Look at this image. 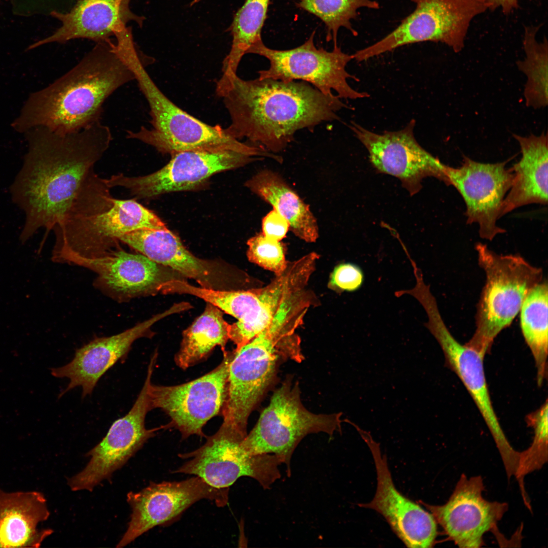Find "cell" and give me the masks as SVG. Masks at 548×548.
Wrapping results in <instances>:
<instances>
[{
	"label": "cell",
	"instance_id": "cell-13",
	"mask_svg": "<svg viewBox=\"0 0 548 548\" xmlns=\"http://www.w3.org/2000/svg\"><path fill=\"white\" fill-rule=\"evenodd\" d=\"M156 361L151 358L143 386L131 408L124 416L114 421L107 434L86 455L91 457L85 468L68 480L73 491L93 488L109 478L141 449L155 432L145 427V418L152 410L149 387Z\"/></svg>",
	"mask_w": 548,
	"mask_h": 548
},
{
	"label": "cell",
	"instance_id": "cell-21",
	"mask_svg": "<svg viewBox=\"0 0 548 548\" xmlns=\"http://www.w3.org/2000/svg\"><path fill=\"white\" fill-rule=\"evenodd\" d=\"M54 261L73 263L94 272L97 287L122 302L154 293L157 286L166 281L160 264L142 254L130 253L120 248L94 257L63 251Z\"/></svg>",
	"mask_w": 548,
	"mask_h": 548
},
{
	"label": "cell",
	"instance_id": "cell-14",
	"mask_svg": "<svg viewBox=\"0 0 548 548\" xmlns=\"http://www.w3.org/2000/svg\"><path fill=\"white\" fill-rule=\"evenodd\" d=\"M257 158L237 150L198 149L172 155L160 169L148 175L118 174L105 179L112 188L121 187L137 198H150L164 193L192 189L214 174L242 166Z\"/></svg>",
	"mask_w": 548,
	"mask_h": 548
},
{
	"label": "cell",
	"instance_id": "cell-35",
	"mask_svg": "<svg viewBox=\"0 0 548 548\" xmlns=\"http://www.w3.org/2000/svg\"><path fill=\"white\" fill-rule=\"evenodd\" d=\"M364 274L360 266L347 262L337 265L331 273L328 287L337 292H355L362 287Z\"/></svg>",
	"mask_w": 548,
	"mask_h": 548
},
{
	"label": "cell",
	"instance_id": "cell-10",
	"mask_svg": "<svg viewBox=\"0 0 548 548\" xmlns=\"http://www.w3.org/2000/svg\"><path fill=\"white\" fill-rule=\"evenodd\" d=\"M315 31L301 46L278 50L266 47L261 40L253 45L247 53L256 54L267 58L270 63L267 70L260 71L259 79L270 78L289 82L300 80L309 82L326 95H332V90L340 98L356 99L367 97L368 93L353 89L348 82L351 78L357 80L346 70L353 55L342 51L337 44L327 51L317 48L314 44Z\"/></svg>",
	"mask_w": 548,
	"mask_h": 548
},
{
	"label": "cell",
	"instance_id": "cell-29",
	"mask_svg": "<svg viewBox=\"0 0 548 548\" xmlns=\"http://www.w3.org/2000/svg\"><path fill=\"white\" fill-rule=\"evenodd\" d=\"M547 283L542 281L526 296L520 311L521 330L535 361L539 386L547 375Z\"/></svg>",
	"mask_w": 548,
	"mask_h": 548
},
{
	"label": "cell",
	"instance_id": "cell-11",
	"mask_svg": "<svg viewBox=\"0 0 548 548\" xmlns=\"http://www.w3.org/2000/svg\"><path fill=\"white\" fill-rule=\"evenodd\" d=\"M245 437L221 426L202 446L179 454L189 459L174 472L199 476L218 488H229L238 478L247 476L268 488L280 477L278 466L282 462L273 454H247L241 447Z\"/></svg>",
	"mask_w": 548,
	"mask_h": 548
},
{
	"label": "cell",
	"instance_id": "cell-28",
	"mask_svg": "<svg viewBox=\"0 0 548 548\" xmlns=\"http://www.w3.org/2000/svg\"><path fill=\"white\" fill-rule=\"evenodd\" d=\"M229 327L222 311L207 302L203 313L183 332L180 349L175 355L176 364L187 369L206 359L216 346L225 353Z\"/></svg>",
	"mask_w": 548,
	"mask_h": 548
},
{
	"label": "cell",
	"instance_id": "cell-16",
	"mask_svg": "<svg viewBox=\"0 0 548 548\" xmlns=\"http://www.w3.org/2000/svg\"><path fill=\"white\" fill-rule=\"evenodd\" d=\"M229 488L215 487L195 476L179 482L151 483L138 492H130L127 501L132 513L127 529L116 547L125 546L153 527L170 522L203 499L218 507L227 504Z\"/></svg>",
	"mask_w": 548,
	"mask_h": 548
},
{
	"label": "cell",
	"instance_id": "cell-19",
	"mask_svg": "<svg viewBox=\"0 0 548 548\" xmlns=\"http://www.w3.org/2000/svg\"><path fill=\"white\" fill-rule=\"evenodd\" d=\"M425 311L428 316L426 327L440 346L445 365L458 375L468 391L494 440L503 463L513 462L518 451L510 445L493 408L485 376V356L466 344L459 342L447 327L437 305L430 303Z\"/></svg>",
	"mask_w": 548,
	"mask_h": 548
},
{
	"label": "cell",
	"instance_id": "cell-5",
	"mask_svg": "<svg viewBox=\"0 0 548 548\" xmlns=\"http://www.w3.org/2000/svg\"><path fill=\"white\" fill-rule=\"evenodd\" d=\"M475 249L486 282L477 304L475 330L465 344L485 356L529 292L542 281L543 273L519 255H499L482 243Z\"/></svg>",
	"mask_w": 548,
	"mask_h": 548
},
{
	"label": "cell",
	"instance_id": "cell-26",
	"mask_svg": "<svg viewBox=\"0 0 548 548\" xmlns=\"http://www.w3.org/2000/svg\"><path fill=\"white\" fill-rule=\"evenodd\" d=\"M513 136L520 144L522 157L512 167L513 181L503 202L500 218L523 206L547 203V134Z\"/></svg>",
	"mask_w": 548,
	"mask_h": 548
},
{
	"label": "cell",
	"instance_id": "cell-8",
	"mask_svg": "<svg viewBox=\"0 0 548 548\" xmlns=\"http://www.w3.org/2000/svg\"><path fill=\"white\" fill-rule=\"evenodd\" d=\"M415 10L381 40L353 54L358 61L409 44L443 43L458 52L472 19L489 9L486 0H411Z\"/></svg>",
	"mask_w": 548,
	"mask_h": 548
},
{
	"label": "cell",
	"instance_id": "cell-12",
	"mask_svg": "<svg viewBox=\"0 0 548 548\" xmlns=\"http://www.w3.org/2000/svg\"><path fill=\"white\" fill-rule=\"evenodd\" d=\"M234 352L223 354L221 363L212 371L189 382L175 386L151 383L152 408L162 410L170 419L165 426L178 430L183 439L192 435L206 437L202 429L221 414L226 396L230 363Z\"/></svg>",
	"mask_w": 548,
	"mask_h": 548
},
{
	"label": "cell",
	"instance_id": "cell-9",
	"mask_svg": "<svg viewBox=\"0 0 548 548\" xmlns=\"http://www.w3.org/2000/svg\"><path fill=\"white\" fill-rule=\"evenodd\" d=\"M165 228L155 213L135 199L114 198L109 209L71 216L56 226L53 254L68 251L85 257L100 256L119 248V239L127 233Z\"/></svg>",
	"mask_w": 548,
	"mask_h": 548
},
{
	"label": "cell",
	"instance_id": "cell-23",
	"mask_svg": "<svg viewBox=\"0 0 548 548\" xmlns=\"http://www.w3.org/2000/svg\"><path fill=\"white\" fill-rule=\"evenodd\" d=\"M131 1L78 0L68 12L53 11L51 14L61 22V26L28 49L50 43L63 44L80 38L110 44L112 42L110 37L126 28L130 21H134L140 26L143 24L144 17L130 10Z\"/></svg>",
	"mask_w": 548,
	"mask_h": 548
},
{
	"label": "cell",
	"instance_id": "cell-27",
	"mask_svg": "<svg viewBox=\"0 0 548 548\" xmlns=\"http://www.w3.org/2000/svg\"><path fill=\"white\" fill-rule=\"evenodd\" d=\"M246 186L288 221L295 235L307 243L317 241L318 223L309 206L280 175L264 169L248 180Z\"/></svg>",
	"mask_w": 548,
	"mask_h": 548
},
{
	"label": "cell",
	"instance_id": "cell-33",
	"mask_svg": "<svg viewBox=\"0 0 548 548\" xmlns=\"http://www.w3.org/2000/svg\"><path fill=\"white\" fill-rule=\"evenodd\" d=\"M547 401L540 407L529 415L527 423L534 430V437L531 446L520 452L518 469L515 477L521 489L524 488L525 476L541 469L547 461Z\"/></svg>",
	"mask_w": 548,
	"mask_h": 548
},
{
	"label": "cell",
	"instance_id": "cell-7",
	"mask_svg": "<svg viewBox=\"0 0 548 548\" xmlns=\"http://www.w3.org/2000/svg\"><path fill=\"white\" fill-rule=\"evenodd\" d=\"M342 413L316 414L302 404L296 382L287 379L273 393L268 405L262 412L253 429L241 443L247 454H271L287 466L293 451L306 435L324 432L330 436L341 432Z\"/></svg>",
	"mask_w": 548,
	"mask_h": 548
},
{
	"label": "cell",
	"instance_id": "cell-37",
	"mask_svg": "<svg viewBox=\"0 0 548 548\" xmlns=\"http://www.w3.org/2000/svg\"><path fill=\"white\" fill-rule=\"evenodd\" d=\"M490 10L500 8L505 14H509L518 7L519 0H486Z\"/></svg>",
	"mask_w": 548,
	"mask_h": 548
},
{
	"label": "cell",
	"instance_id": "cell-6",
	"mask_svg": "<svg viewBox=\"0 0 548 548\" xmlns=\"http://www.w3.org/2000/svg\"><path fill=\"white\" fill-rule=\"evenodd\" d=\"M140 89L150 108L152 127L126 131V138L137 140L158 151L172 155L198 149H226L257 155L259 149L241 142L226 128L208 124L186 112L169 100L153 82L144 62L130 65Z\"/></svg>",
	"mask_w": 548,
	"mask_h": 548
},
{
	"label": "cell",
	"instance_id": "cell-20",
	"mask_svg": "<svg viewBox=\"0 0 548 548\" xmlns=\"http://www.w3.org/2000/svg\"><path fill=\"white\" fill-rule=\"evenodd\" d=\"M484 488L481 476L468 477L463 474L445 504L434 505L422 502L459 547L483 546L485 534L495 530L507 511V503L486 500L483 496Z\"/></svg>",
	"mask_w": 548,
	"mask_h": 548
},
{
	"label": "cell",
	"instance_id": "cell-1",
	"mask_svg": "<svg viewBox=\"0 0 548 548\" xmlns=\"http://www.w3.org/2000/svg\"><path fill=\"white\" fill-rule=\"evenodd\" d=\"M27 132L28 151L11 187L12 198L25 214L20 239L45 228V237L63 221L113 136L100 120L64 134L38 127Z\"/></svg>",
	"mask_w": 548,
	"mask_h": 548
},
{
	"label": "cell",
	"instance_id": "cell-4",
	"mask_svg": "<svg viewBox=\"0 0 548 548\" xmlns=\"http://www.w3.org/2000/svg\"><path fill=\"white\" fill-rule=\"evenodd\" d=\"M306 312L299 301L285 300L264 329L238 350H233L222 426L247 435L249 417L273 382L280 364L303 359L296 331Z\"/></svg>",
	"mask_w": 548,
	"mask_h": 548
},
{
	"label": "cell",
	"instance_id": "cell-2",
	"mask_svg": "<svg viewBox=\"0 0 548 548\" xmlns=\"http://www.w3.org/2000/svg\"><path fill=\"white\" fill-rule=\"evenodd\" d=\"M216 91L230 117L229 133L274 153L284 150L297 130L337 120V112L349 108L337 95H325L303 81L245 80L223 74Z\"/></svg>",
	"mask_w": 548,
	"mask_h": 548
},
{
	"label": "cell",
	"instance_id": "cell-30",
	"mask_svg": "<svg viewBox=\"0 0 548 548\" xmlns=\"http://www.w3.org/2000/svg\"><path fill=\"white\" fill-rule=\"evenodd\" d=\"M270 0H246L234 15L229 27L231 47L223 60L224 74H236L243 56L255 43L262 40L261 29L266 18Z\"/></svg>",
	"mask_w": 548,
	"mask_h": 548
},
{
	"label": "cell",
	"instance_id": "cell-15",
	"mask_svg": "<svg viewBox=\"0 0 548 548\" xmlns=\"http://www.w3.org/2000/svg\"><path fill=\"white\" fill-rule=\"evenodd\" d=\"M415 121L412 120L403 129L377 133L352 122L350 125L357 138L364 146L372 166L379 173L398 178L413 195L422 188V180L433 177L450 185L447 165L425 150L414 133Z\"/></svg>",
	"mask_w": 548,
	"mask_h": 548
},
{
	"label": "cell",
	"instance_id": "cell-24",
	"mask_svg": "<svg viewBox=\"0 0 548 548\" xmlns=\"http://www.w3.org/2000/svg\"><path fill=\"white\" fill-rule=\"evenodd\" d=\"M119 241L154 262L195 280L201 287L215 289L219 280L215 265L193 255L167 228L136 230L122 236Z\"/></svg>",
	"mask_w": 548,
	"mask_h": 548
},
{
	"label": "cell",
	"instance_id": "cell-34",
	"mask_svg": "<svg viewBox=\"0 0 548 548\" xmlns=\"http://www.w3.org/2000/svg\"><path fill=\"white\" fill-rule=\"evenodd\" d=\"M247 257L250 261L273 272L276 276L286 269L288 261L285 258V247L281 241H276L258 233L248 239Z\"/></svg>",
	"mask_w": 548,
	"mask_h": 548
},
{
	"label": "cell",
	"instance_id": "cell-18",
	"mask_svg": "<svg viewBox=\"0 0 548 548\" xmlns=\"http://www.w3.org/2000/svg\"><path fill=\"white\" fill-rule=\"evenodd\" d=\"M507 162L484 163L464 156L460 166L446 167L450 185L465 203L467 223L477 224L480 236L489 241L505 231L497 221L515 176L512 167H506Z\"/></svg>",
	"mask_w": 548,
	"mask_h": 548
},
{
	"label": "cell",
	"instance_id": "cell-31",
	"mask_svg": "<svg viewBox=\"0 0 548 548\" xmlns=\"http://www.w3.org/2000/svg\"><path fill=\"white\" fill-rule=\"evenodd\" d=\"M539 26L525 28L523 46L526 54L524 60L519 61V69L527 76L524 90L527 106L535 109L547 105V41H537Z\"/></svg>",
	"mask_w": 548,
	"mask_h": 548
},
{
	"label": "cell",
	"instance_id": "cell-3",
	"mask_svg": "<svg viewBox=\"0 0 548 548\" xmlns=\"http://www.w3.org/2000/svg\"><path fill=\"white\" fill-rule=\"evenodd\" d=\"M134 76L114 47L97 43L76 65L32 93L12 126L19 132L38 127L64 134L100 120L103 105Z\"/></svg>",
	"mask_w": 548,
	"mask_h": 548
},
{
	"label": "cell",
	"instance_id": "cell-22",
	"mask_svg": "<svg viewBox=\"0 0 548 548\" xmlns=\"http://www.w3.org/2000/svg\"><path fill=\"white\" fill-rule=\"evenodd\" d=\"M174 305L158 314L121 333L110 336L96 337L76 350L73 359L67 364L51 369L57 378H67L70 382L59 394L61 397L76 387L82 389V398L90 395L101 376L118 361L125 359L132 345L138 339L151 337V326L162 318L178 313Z\"/></svg>",
	"mask_w": 548,
	"mask_h": 548
},
{
	"label": "cell",
	"instance_id": "cell-32",
	"mask_svg": "<svg viewBox=\"0 0 548 548\" xmlns=\"http://www.w3.org/2000/svg\"><path fill=\"white\" fill-rule=\"evenodd\" d=\"M296 5L319 17L325 23L327 40H333L334 44H337L340 27L347 28L353 35H357L351 20L357 17L358 9L379 8V4L373 0H297Z\"/></svg>",
	"mask_w": 548,
	"mask_h": 548
},
{
	"label": "cell",
	"instance_id": "cell-25",
	"mask_svg": "<svg viewBox=\"0 0 548 548\" xmlns=\"http://www.w3.org/2000/svg\"><path fill=\"white\" fill-rule=\"evenodd\" d=\"M50 515L38 491L7 492L0 489V547H39L52 533L38 528Z\"/></svg>",
	"mask_w": 548,
	"mask_h": 548
},
{
	"label": "cell",
	"instance_id": "cell-36",
	"mask_svg": "<svg viewBox=\"0 0 548 548\" xmlns=\"http://www.w3.org/2000/svg\"><path fill=\"white\" fill-rule=\"evenodd\" d=\"M288 221L275 210L267 213L262 220V234L276 241H281L290 230Z\"/></svg>",
	"mask_w": 548,
	"mask_h": 548
},
{
	"label": "cell",
	"instance_id": "cell-17",
	"mask_svg": "<svg viewBox=\"0 0 548 548\" xmlns=\"http://www.w3.org/2000/svg\"><path fill=\"white\" fill-rule=\"evenodd\" d=\"M352 424L369 448L376 473L377 486L373 499L367 503H360L359 506L381 514L407 547H433L437 535V523L433 516L397 490L386 455L382 454L380 443L373 439L370 432L354 423Z\"/></svg>",
	"mask_w": 548,
	"mask_h": 548
}]
</instances>
